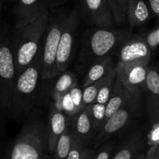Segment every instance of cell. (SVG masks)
Wrapping results in <instances>:
<instances>
[{"label":"cell","mask_w":159,"mask_h":159,"mask_svg":"<svg viewBox=\"0 0 159 159\" xmlns=\"http://www.w3.org/2000/svg\"><path fill=\"white\" fill-rule=\"evenodd\" d=\"M47 149L45 125L40 120L27 122L14 141L8 159H42Z\"/></svg>","instance_id":"277c9868"},{"label":"cell","mask_w":159,"mask_h":159,"mask_svg":"<svg viewBox=\"0 0 159 159\" xmlns=\"http://www.w3.org/2000/svg\"><path fill=\"white\" fill-rule=\"evenodd\" d=\"M72 131L75 138L86 145L92 147L97 134L87 107L71 119Z\"/></svg>","instance_id":"5bb4252c"},{"label":"cell","mask_w":159,"mask_h":159,"mask_svg":"<svg viewBox=\"0 0 159 159\" xmlns=\"http://www.w3.org/2000/svg\"><path fill=\"white\" fill-rule=\"evenodd\" d=\"M82 9L87 23L99 28H111L114 23L107 0H82Z\"/></svg>","instance_id":"8fae6325"},{"label":"cell","mask_w":159,"mask_h":159,"mask_svg":"<svg viewBox=\"0 0 159 159\" xmlns=\"http://www.w3.org/2000/svg\"><path fill=\"white\" fill-rule=\"evenodd\" d=\"M48 10L42 0H18L15 9V29L31 23Z\"/></svg>","instance_id":"9a60e30c"},{"label":"cell","mask_w":159,"mask_h":159,"mask_svg":"<svg viewBox=\"0 0 159 159\" xmlns=\"http://www.w3.org/2000/svg\"><path fill=\"white\" fill-rule=\"evenodd\" d=\"M12 1H15V0H12Z\"/></svg>","instance_id":"d590c367"},{"label":"cell","mask_w":159,"mask_h":159,"mask_svg":"<svg viewBox=\"0 0 159 159\" xmlns=\"http://www.w3.org/2000/svg\"><path fill=\"white\" fill-rule=\"evenodd\" d=\"M65 16H50L46 31L43 35L44 40L41 48V79L49 80L57 76L56 56L59 40L63 27Z\"/></svg>","instance_id":"52a82bcc"},{"label":"cell","mask_w":159,"mask_h":159,"mask_svg":"<svg viewBox=\"0 0 159 159\" xmlns=\"http://www.w3.org/2000/svg\"><path fill=\"white\" fill-rule=\"evenodd\" d=\"M117 63L123 65L141 64L148 65L152 51L143 36H130L116 51Z\"/></svg>","instance_id":"9c48e42d"},{"label":"cell","mask_w":159,"mask_h":159,"mask_svg":"<svg viewBox=\"0 0 159 159\" xmlns=\"http://www.w3.org/2000/svg\"><path fill=\"white\" fill-rule=\"evenodd\" d=\"M96 149H94V150L93 151V152L91 153V155H90L86 159H94L95 155H96Z\"/></svg>","instance_id":"836d02e7"},{"label":"cell","mask_w":159,"mask_h":159,"mask_svg":"<svg viewBox=\"0 0 159 159\" xmlns=\"http://www.w3.org/2000/svg\"><path fill=\"white\" fill-rule=\"evenodd\" d=\"M58 79L55 82L51 90L53 102H57L63 95L69 92L73 87L78 85V75L71 71H65L59 75Z\"/></svg>","instance_id":"44dd1931"},{"label":"cell","mask_w":159,"mask_h":159,"mask_svg":"<svg viewBox=\"0 0 159 159\" xmlns=\"http://www.w3.org/2000/svg\"><path fill=\"white\" fill-rule=\"evenodd\" d=\"M105 78L99 79L97 82L83 88V90H82V104H83L84 107H87V106L90 105V104L93 103L95 102L99 88L103 83Z\"/></svg>","instance_id":"484cf974"},{"label":"cell","mask_w":159,"mask_h":159,"mask_svg":"<svg viewBox=\"0 0 159 159\" xmlns=\"http://www.w3.org/2000/svg\"><path fill=\"white\" fill-rule=\"evenodd\" d=\"M70 120L54 102H51L48 122L45 126L47 149L50 153L54 152L57 141L65 132Z\"/></svg>","instance_id":"7c38bea8"},{"label":"cell","mask_w":159,"mask_h":159,"mask_svg":"<svg viewBox=\"0 0 159 159\" xmlns=\"http://www.w3.org/2000/svg\"><path fill=\"white\" fill-rule=\"evenodd\" d=\"M141 107V96L134 98L115 112L103 124L93 141V148L96 149L102 144L112 139L131 123L139 114Z\"/></svg>","instance_id":"8992f818"},{"label":"cell","mask_w":159,"mask_h":159,"mask_svg":"<svg viewBox=\"0 0 159 159\" xmlns=\"http://www.w3.org/2000/svg\"><path fill=\"white\" fill-rule=\"evenodd\" d=\"M79 25V15L77 9H74L69 14L65 15L56 56L57 75L66 71L72 61Z\"/></svg>","instance_id":"ba28073f"},{"label":"cell","mask_w":159,"mask_h":159,"mask_svg":"<svg viewBox=\"0 0 159 159\" xmlns=\"http://www.w3.org/2000/svg\"><path fill=\"white\" fill-rule=\"evenodd\" d=\"M107 1L108 2L109 6H110V11H111L112 15L114 19V21L119 24L124 23L126 21V17L124 16V14L120 9L117 2H116V0H107Z\"/></svg>","instance_id":"f546056e"},{"label":"cell","mask_w":159,"mask_h":159,"mask_svg":"<svg viewBox=\"0 0 159 159\" xmlns=\"http://www.w3.org/2000/svg\"><path fill=\"white\" fill-rule=\"evenodd\" d=\"M42 159H52L51 156H49V155H48L47 154H44V155H43V158Z\"/></svg>","instance_id":"e575fe53"},{"label":"cell","mask_w":159,"mask_h":159,"mask_svg":"<svg viewBox=\"0 0 159 159\" xmlns=\"http://www.w3.org/2000/svg\"><path fill=\"white\" fill-rule=\"evenodd\" d=\"M140 96H141V94H134L127 90L124 86L120 80L116 76L113 91L106 105L105 122L124 104L128 102L134 98Z\"/></svg>","instance_id":"e0dca14e"},{"label":"cell","mask_w":159,"mask_h":159,"mask_svg":"<svg viewBox=\"0 0 159 159\" xmlns=\"http://www.w3.org/2000/svg\"><path fill=\"white\" fill-rule=\"evenodd\" d=\"M49 18V11L47 10L31 23L15 29L9 45L13 57L16 76L32 63L41 50Z\"/></svg>","instance_id":"7a4b0ae2"},{"label":"cell","mask_w":159,"mask_h":159,"mask_svg":"<svg viewBox=\"0 0 159 159\" xmlns=\"http://www.w3.org/2000/svg\"><path fill=\"white\" fill-rule=\"evenodd\" d=\"M42 48V47H41ZM41 50L32 63L16 76L8 116L14 120L24 119L33 109L41 80Z\"/></svg>","instance_id":"3957f363"},{"label":"cell","mask_w":159,"mask_h":159,"mask_svg":"<svg viewBox=\"0 0 159 159\" xmlns=\"http://www.w3.org/2000/svg\"><path fill=\"white\" fill-rule=\"evenodd\" d=\"M146 143L150 147L159 144V122L151 124V129L146 136Z\"/></svg>","instance_id":"83f0119b"},{"label":"cell","mask_w":159,"mask_h":159,"mask_svg":"<svg viewBox=\"0 0 159 159\" xmlns=\"http://www.w3.org/2000/svg\"><path fill=\"white\" fill-rule=\"evenodd\" d=\"M116 76L127 90L134 94H141L144 90L148 65L141 64L123 65L117 63L115 67Z\"/></svg>","instance_id":"30bf717a"},{"label":"cell","mask_w":159,"mask_h":159,"mask_svg":"<svg viewBox=\"0 0 159 159\" xmlns=\"http://www.w3.org/2000/svg\"><path fill=\"white\" fill-rule=\"evenodd\" d=\"M149 9L156 16L159 15V0H148Z\"/></svg>","instance_id":"4dcf8cb0"},{"label":"cell","mask_w":159,"mask_h":159,"mask_svg":"<svg viewBox=\"0 0 159 159\" xmlns=\"http://www.w3.org/2000/svg\"><path fill=\"white\" fill-rule=\"evenodd\" d=\"M147 112L150 124L159 122V75L155 68H148L144 84Z\"/></svg>","instance_id":"4fadbf2b"},{"label":"cell","mask_w":159,"mask_h":159,"mask_svg":"<svg viewBox=\"0 0 159 159\" xmlns=\"http://www.w3.org/2000/svg\"><path fill=\"white\" fill-rule=\"evenodd\" d=\"M94 149L79 141L73 134V140L67 159H86Z\"/></svg>","instance_id":"cb8c5ba5"},{"label":"cell","mask_w":159,"mask_h":159,"mask_svg":"<svg viewBox=\"0 0 159 159\" xmlns=\"http://www.w3.org/2000/svg\"><path fill=\"white\" fill-rule=\"evenodd\" d=\"M146 144L145 131L140 129L127 137L112 159H134L141 153Z\"/></svg>","instance_id":"2e32d148"},{"label":"cell","mask_w":159,"mask_h":159,"mask_svg":"<svg viewBox=\"0 0 159 159\" xmlns=\"http://www.w3.org/2000/svg\"><path fill=\"white\" fill-rule=\"evenodd\" d=\"M134 159H146V155L143 153H140L137 155Z\"/></svg>","instance_id":"d6a6232c"},{"label":"cell","mask_w":159,"mask_h":159,"mask_svg":"<svg viewBox=\"0 0 159 159\" xmlns=\"http://www.w3.org/2000/svg\"><path fill=\"white\" fill-rule=\"evenodd\" d=\"M115 79H116V69L114 68L105 78L103 83H102V85L99 88L97 96H96V99L94 102L102 104V105H107V102L109 100V98H110L112 91H113Z\"/></svg>","instance_id":"603a6c76"},{"label":"cell","mask_w":159,"mask_h":159,"mask_svg":"<svg viewBox=\"0 0 159 159\" xmlns=\"http://www.w3.org/2000/svg\"><path fill=\"white\" fill-rule=\"evenodd\" d=\"M73 140V131L71 120L68 121V125L63 134L57 141L52 159H67Z\"/></svg>","instance_id":"7402d4cb"},{"label":"cell","mask_w":159,"mask_h":159,"mask_svg":"<svg viewBox=\"0 0 159 159\" xmlns=\"http://www.w3.org/2000/svg\"><path fill=\"white\" fill-rule=\"evenodd\" d=\"M89 113L91 119L93 120L95 129L98 132L101 130L103 124H105V115H106V105L102 104L93 103L87 106Z\"/></svg>","instance_id":"d4e9b609"},{"label":"cell","mask_w":159,"mask_h":159,"mask_svg":"<svg viewBox=\"0 0 159 159\" xmlns=\"http://www.w3.org/2000/svg\"><path fill=\"white\" fill-rule=\"evenodd\" d=\"M151 17L148 6L143 0H127L126 20L131 27L142 26Z\"/></svg>","instance_id":"ffe728a7"},{"label":"cell","mask_w":159,"mask_h":159,"mask_svg":"<svg viewBox=\"0 0 159 159\" xmlns=\"http://www.w3.org/2000/svg\"><path fill=\"white\" fill-rule=\"evenodd\" d=\"M118 6L121 10L122 13L124 14V16L126 17V12H127V0H116Z\"/></svg>","instance_id":"1f68e13d"},{"label":"cell","mask_w":159,"mask_h":159,"mask_svg":"<svg viewBox=\"0 0 159 159\" xmlns=\"http://www.w3.org/2000/svg\"><path fill=\"white\" fill-rule=\"evenodd\" d=\"M144 37L151 51H154L158 48L159 44V29L156 27L146 34Z\"/></svg>","instance_id":"f1b7e54d"},{"label":"cell","mask_w":159,"mask_h":159,"mask_svg":"<svg viewBox=\"0 0 159 159\" xmlns=\"http://www.w3.org/2000/svg\"><path fill=\"white\" fill-rule=\"evenodd\" d=\"M131 36V31L124 28H99L89 30L83 34L79 57L76 68L81 73L86 72L89 67L96 61L110 56L121 44Z\"/></svg>","instance_id":"6da1fadb"},{"label":"cell","mask_w":159,"mask_h":159,"mask_svg":"<svg viewBox=\"0 0 159 159\" xmlns=\"http://www.w3.org/2000/svg\"><path fill=\"white\" fill-rule=\"evenodd\" d=\"M54 103L67 117L72 119L84 108L82 104V89L77 85Z\"/></svg>","instance_id":"ac0fdd59"},{"label":"cell","mask_w":159,"mask_h":159,"mask_svg":"<svg viewBox=\"0 0 159 159\" xmlns=\"http://www.w3.org/2000/svg\"><path fill=\"white\" fill-rule=\"evenodd\" d=\"M102 147L96 151L94 159H110L115 148V144L113 141L105 142L102 144Z\"/></svg>","instance_id":"4316f807"},{"label":"cell","mask_w":159,"mask_h":159,"mask_svg":"<svg viewBox=\"0 0 159 159\" xmlns=\"http://www.w3.org/2000/svg\"><path fill=\"white\" fill-rule=\"evenodd\" d=\"M9 40L4 30H0V116L8 115L12 89L16 80V70Z\"/></svg>","instance_id":"5b68a950"},{"label":"cell","mask_w":159,"mask_h":159,"mask_svg":"<svg viewBox=\"0 0 159 159\" xmlns=\"http://www.w3.org/2000/svg\"><path fill=\"white\" fill-rule=\"evenodd\" d=\"M116 65L111 56H106L98 59L87 69L86 75L83 79L82 88L105 78L114 69Z\"/></svg>","instance_id":"d6986e66"}]
</instances>
